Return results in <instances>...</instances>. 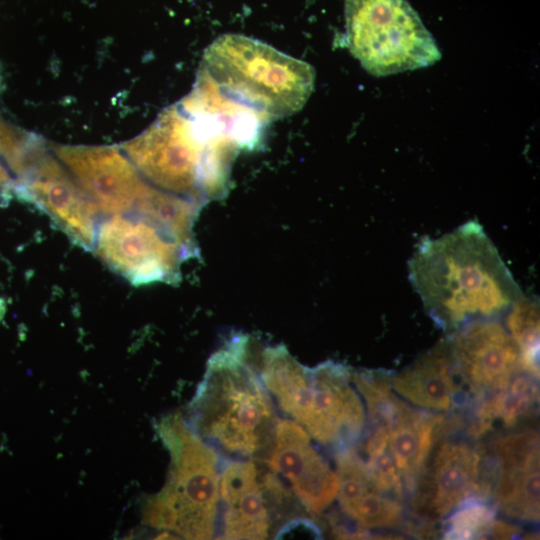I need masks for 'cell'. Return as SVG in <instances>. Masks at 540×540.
<instances>
[{
    "instance_id": "277c9868",
    "label": "cell",
    "mask_w": 540,
    "mask_h": 540,
    "mask_svg": "<svg viewBox=\"0 0 540 540\" xmlns=\"http://www.w3.org/2000/svg\"><path fill=\"white\" fill-rule=\"evenodd\" d=\"M121 149L150 184L202 204L227 192L237 153L209 137L179 104Z\"/></svg>"
},
{
    "instance_id": "484cf974",
    "label": "cell",
    "mask_w": 540,
    "mask_h": 540,
    "mask_svg": "<svg viewBox=\"0 0 540 540\" xmlns=\"http://www.w3.org/2000/svg\"><path fill=\"white\" fill-rule=\"evenodd\" d=\"M2 312H3V306H2V303L0 302V318L2 316Z\"/></svg>"
},
{
    "instance_id": "e0dca14e",
    "label": "cell",
    "mask_w": 540,
    "mask_h": 540,
    "mask_svg": "<svg viewBox=\"0 0 540 540\" xmlns=\"http://www.w3.org/2000/svg\"><path fill=\"white\" fill-rule=\"evenodd\" d=\"M335 460L337 497L343 513L363 529L398 526L403 519L400 500L377 486L364 459L349 446L339 449Z\"/></svg>"
},
{
    "instance_id": "5b68a950",
    "label": "cell",
    "mask_w": 540,
    "mask_h": 540,
    "mask_svg": "<svg viewBox=\"0 0 540 540\" xmlns=\"http://www.w3.org/2000/svg\"><path fill=\"white\" fill-rule=\"evenodd\" d=\"M200 70L217 89L268 121L303 108L315 85V70L257 39L225 34L205 50Z\"/></svg>"
},
{
    "instance_id": "d4e9b609",
    "label": "cell",
    "mask_w": 540,
    "mask_h": 540,
    "mask_svg": "<svg viewBox=\"0 0 540 540\" xmlns=\"http://www.w3.org/2000/svg\"><path fill=\"white\" fill-rule=\"evenodd\" d=\"M15 181L8 173L7 169L0 162V194H5L8 191H13Z\"/></svg>"
},
{
    "instance_id": "603a6c76",
    "label": "cell",
    "mask_w": 540,
    "mask_h": 540,
    "mask_svg": "<svg viewBox=\"0 0 540 540\" xmlns=\"http://www.w3.org/2000/svg\"><path fill=\"white\" fill-rule=\"evenodd\" d=\"M495 515V507L487 504L486 499H469L448 515L442 538L476 539L492 535Z\"/></svg>"
},
{
    "instance_id": "ba28073f",
    "label": "cell",
    "mask_w": 540,
    "mask_h": 540,
    "mask_svg": "<svg viewBox=\"0 0 540 540\" xmlns=\"http://www.w3.org/2000/svg\"><path fill=\"white\" fill-rule=\"evenodd\" d=\"M387 370H353L352 382L363 399L372 425L387 432L390 450L403 479L406 492L412 494L431 454L442 418L439 414L416 409L399 397L391 386Z\"/></svg>"
},
{
    "instance_id": "2e32d148",
    "label": "cell",
    "mask_w": 540,
    "mask_h": 540,
    "mask_svg": "<svg viewBox=\"0 0 540 540\" xmlns=\"http://www.w3.org/2000/svg\"><path fill=\"white\" fill-rule=\"evenodd\" d=\"M221 536L224 539H265L270 516L262 481L252 461L232 460L219 478Z\"/></svg>"
},
{
    "instance_id": "8992f818",
    "label": "cell",
    "mask_w": 540,
    "mask_h": 540,
    "mask_svg": "<svg viewBox=\"0 0 540 540\" xmlns=\"http://www.w3.org/2000/svg\"><path fill=\"white\" fill-rule=\"evenodd\" d=\"M159 434L170 450L165 487L149 503L146 520L189 539H210L217 527V451L194 434L179 415L165 419Z\"/></svg>"
},
{
    "instance_id": "9a60e30c",
    "label": "cell",
    "mask_w": 540,
    "mask_h": 540,
    "mask_svg": "<svg viewBox=\"0 0 540 540\" xmlns=\"http://www.w3.org/2000/svg\"><path fill=\"white\" fill-rule=\"evenodd\" d=\"M310 438L293 420H278L270 444L269 465L288 482L309 511L321 514L337 497L339 480Z\"/></svg>"
},
{
    "instance_id": "6da1fadb",
    "label": "cell",
    "mask_w": 540,
    "mask_h": 540,
    "mask_svg": "<svg viewBox=\"0 0 540 540\" xmlns=\"http://www.w3.org/2000/svg\"><path fill=\"white\" fill-rule=\"evenodd\" d=\"M408 270L426 313L448 336L470 321L500 318L522 295L477 221L422 239Z\"/></svg>"
},
{
    "instance_id": "44dd1931",
    "label": "cell",
    "mask_w": 540,
    "mask_h": 540,
    "mask_svg": "<svg viewBox=\"0 0 540 540\" xmlns=\"http://www.w3.org/2000/svg\"><path fill=\"white\" fill-rule=\"evenodd\" d=\"M505 316V326L519 348L524 372L539 379L538 302L522 294Z\"/></svg>"
},
{
    "instance_id": "5bb4252c",
    "label": "cell",
    "mask_w": 540,
    "mask_h": 540,
    "mask_svg": "<svg viewBox=\"0 0 540 540\" xmlns=\"http://www.w3.org/2000/svg\"><path fill=\"white\" fill-rule=\"evenodd\" d=\"M539 432L524 430L492 445L495 507L509 518L536 523L540 518Z\"/></svg>"
},
{
    "instance_id": "7a4b0ae2",
    "label": "cell",
    "mask_w": 540,
    "mask_h": 540,
    "mask_svg": "<svg viewBox=\"0 0 540 540\" xmlns=\"http://www.w3.org/2000/svg\"><path fill=\"white\" fill-rule=\"evenodd\" d=\"M249 338H230L207 362L189 404V429L217 452L244 459L271 444L276 424L271 397L249 361Z\"/></svg>"
},
{
    "instance_id": "9c48e42d",
    "label": "cell",
    "mask_w": 540,
    "mask_h": 540,
    "mask_svg": "<svg viewBox=\"0 0 540 540\" xmlns=\"http://www.w3.org/2000/svg\"><path fill=\"white\" fill-rule=\"evenodd\" d=\"M15 175L13 192L45 213L77 245L93 250L99 210L38 137Z\"/></svg>"
},
{
    "instance_id": "d6986e66",
    "label": "cell",
    "mask_w": 540,
    "mask_h": 540,
    "mask_svg": "<svg viewBox=\"0 0 540 540\" xmlns=\"http://www.w3.org/2000/svg\"><path fill=\"white\" fill-rule=\"evenodd\" d=\"M203 204L162 190L148 182L128 215L151 224L175 242L188 258L196 256L193 226Z\"/></svg>"
},
{
    "instance_id": "52a82bcc",
    "label": "cell",
    "mask_w": 540,
    "mask_h": 540,
    "mask_svg": "<svg viewBox=\"0 0 540 540\" xmlns=\"http://www.w3.org/2000/svg\"><path fill=\"white\" fill-rule=\"evenodd\" d=\"M346 43L370 74L381 77L441 59L432 34L406 0H345Z\"/></svg>"
},
{
    "instance_id": "30bf717a",
    "label": "cell",
    "mask_w": 540,
    "mask_h": 540,
    "mask_svg": "<svg viewBox=\"0 0 540 540\" xmlns=\"http://www.w3.org/2000/svg\"><path fill=\"white\" fill-rule=\"evenodd\" d=\"M488 459L472 440L438 443L412 493L417 515L439 520L469 499L487 500L493 484V467Z\"/></svg>"
},
{
    "instance_id": "ac0fdd59",
    "label": "cell",
    "mask_w": 540,
    "mask_h": 540,
    "mask_svg": "<svg viewBox=\"0 0 540 540\" xmlns=\"http://www.w3.org/2000/svg\"><path fill=\"white\" fill-rule=\"evenodd\" d=\"M393 391L420 409L438 413L453 410L464 388L456 374L448 340H442L397 374Z\"/></svg>"
},
{
    "instance_id": "ffe728a7",
    "label": "cell",
    "mask_w": 540,
    "mask_h": 540,
    "mask_svg": "<svg viewBox=\"0 0 540 540\" xmlns=\"http://www.w3.org/2000/svg\"><path fill=\"white\" fill-rule=\"evenodd\" d=\"M536 380L522 372L504 388L479 400L470 435L479 438L497 427L511 428L530 416L539 401Z\"/></svg>"
},
{
    "instance_id": "3957f363",
    "label": "cell",
    "mask_w": 540,
    "mask_h": 540,
    "mask_svg": "<svg viewBox=\"0 0 540 540\" xmlns=\"http://www.w3.org/2000/svg\"><path fill=\"white\" fill-rule=\"evenodd\" d=\"M260 374L279 407L311 438L339 449L361 435L366 410L352 383V369L342 363L323 362L309 368L283 345L260 353Z\"/></svg>"
},
{
    "instance_id": "7c38bea8",
    "label": "cell",
    "mask_w": 540,
    "mask_h": 540,
    "mask_svg": "<svg viewBox=\"0 0 540 540\" xmlns=\"http://www.w3.org/2000/svg\"><path fill=\"white\" fill-rule=\"evenodd\" d=\"M447 340L456 374L477 401L524 372L519 348L499 318L470 321Z\"/></svg>"
},
{
    "instance_id": "cb8c5ba5",
    "label": "cell",
    "mask_w": 540,
    "mask_h": 540,
    "mask_svg": "<svg viewBox=\"0 0 540 540\" xmlns=\"http://www.w3.org/2000/svg\"><path fill=\"white\" fill-rule=\"evenodd\" d=\"M34 134L7 123L0 117V157L12 170L30 145Z\"/></svg>"
},
{
    "instance_id": "4fadbf2b",
    "label": "cell",
    "mask_w": 540,
    "mask_h": 540,
    "mask_svg": "<svg viewBox=\"0 0 540 540\" xmlns=\"http://www.w3.org/2000/svg\"><path fill=\"white\" fill-rule=\"evenodd\" d=\"M48 145L99 212L113 216L133 211L148 182L121 148Z\"/></svg>"
},
{
    "instance_id": "8fae6325",
    "label": "cell",
    "mask_w": 540,
    "mask_h": 540,
    "mask_svg": "<svg viewBox=\"0 0 540 540\" xmlns=\"http://www.w3.org/2000/svg\"><path fill=\"white\" fill-rule=\"evenodd\" d=\"M92 251L135 286L177 283L180 264L189 259L175 242L133 215H113L100 223Z\"/></svg>"
},
{
    "instance_id": "7402d4cb",
    "label": "cell",
    "mask_w": 540,
    "mask_h": 540,
    "mask_svg": "<svg viewBox=\"0 0 540 540\" xmlns=\"http://www.w3.org/2000/svg\"><path fill=\"white\" fill-rule=\"evenodd\" d=\"M365 454L364 461L377 486L396 499H403L407 492L383 426L372 425V431L365 443Z\"/></svg>"
}]
</instances>
